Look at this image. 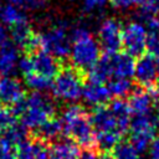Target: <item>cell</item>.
I'll list each match as a JSON object with an SVG mask.
<instances>
[{
    "mask_svg": "<svg viewBox=\"0 0 159 159\" xmlns=\"http://www.w3.org/2000/svg\"><path fill=\"white\" fill-rule=\"evenodd\" d=\"M11 112L15 117H20L22 125L36 130L42 123L55 117L56 106L45 93L32 91L20 103L11 107Z\"/></svg>",
    "mask_w": 159,
    "mask_h": 159,
    "instance_id": "obj_1",
    "label": "cell"
},
{
    "mask_svg": "<svg viewBox=\"0 0 159 159\" xmlns=\"http://www.w3.org/2000/svg\"><path fill=\"white\" fill-rule=\"evenodd\" d=\"M60 120L63 133L75 140V143L83 148L96 147V133L83 106L70 103L62 111Z\"/></svg>",
    "mask_w": 159,
    "mask_h": 159,
    "instance_id": "obj_2",
    "label": "cell"
},
{
    "mask_svg": "<svg viewBox=\"0 0 159 159\" xmlns=\"http://www.w3.org/2000/svg\"><path fill=\"white\" fill-rule=\"evenodd\" d=\"M71 52L70 58L72 67L81 71H88L99 60L101 47L97 40L93 39L89 30L84 26H77L70 32Z\"/></svg>",
    "mask_w": 159,
    "mask_h": 159,
    "instance_id": "obj_3",
    "label": "cell"
},
{
    "mask_svg": "<svg viewBox=\"0 0 159 159\" xmlns=\"http://www.w3.org/2000/svg\"><path fill=\"white\" fill-rule=\"evenodd\" d=\"M82 72L73 67H62L58 75L52 81L51 91L55 98L67 102L76 103L82 96L83 88Z\"/></svg>",
    "mask_w": 159,
    "mask_h": 159,
    "instance_id": "obj_4",
    "label": "cell"
},
{
    "mask_svg": "<svg viewBox=\"0 0 159 159\" xmlns=\"http://www.w3.org/2000/svg\"><path fill=\"white\" fill-rule=\"evenodd\" d=\"M39 45L42 51L52 55L60 61L70 57L71 37L68 25L65 22H57L56 25L46 29L39 35Z\"/></svg>",
    "mask_w": 159,
    "mask_h": 159,
    "instance_id": "obj_5",
    "label": "cell"
},
{
    "mask_svg": "<svg viewBox=\"0 0 159 159\" xmlns=\"http://www.w3.org/2000/svg\"><path fill=\"white\" fill-rule=\"evenodd\" d=\"M148 30L140 21L128 22L122 27V46L133 57H139L147 51Z\"/></svg>",
    "mask_w": 159,
    "mask_h": 159,
    "instance_id": "obj_6",
    "label": "cell"
},
{
    "mask_svg": "<svg viewBox=\"0 0 159 159\" xmlns=\"http://www.w3.org/2000/svg\"><path fill=\"white\" fill-rule=\"evenodd\" d=\"M97 42L104 53H114L122 47V25L118 20L108 17L98 27Z\"/></svg>",
    "mask_w": 159,
    "mask_h": 159,
    "instance_id": "obj_7",
    "label": "cell"
},
{
    "mask_svg": "<svg viewBox=\"0 0 159 159\" xmlns=\"http://www.w3.org/2000/svg\"><path fill=\"white\" fill-rule=\"evenodd\" d=\"M9 37L11 39V43L16 48L24 50L25 52H29V53L35 52L37 47H40L39 35H36L32 31V27L27 21V19L11 26Z\"/></svg>",
    "mask_w": 159,
    "mask_h": 159,
    "instance_id": "obj_8",
    "label": "cell"
},
{
    "mask_svg": "<svg viewBox=\"0 0 159 159\" xmlns=\"http://www.w3.org/2000/svg\"><path fill=\"white\" fill-rule=\"evenodd\" d=\"M134 78L140 87H153L159 80V70L155 58L149 53H143L135 61Z\"/></svg>",
    "mask_w": 159,
    "mask_h": 159,
    "instance_id": "obj_9",
    "label": "cell"
},
{
    "mask_svg": "<svg viewBox=\"0 0 159 159\" xmlns=\"http://www.w3.org/2000/svg\"><path fill=\"white\" fill-rule=\"evenodd\" d=\"M103 58L108 66L112 78H130L134 75L135 60L127 52L104 53Z\"/></svg>",
    "mask_w": 159,
    "mask_h": 159,
    "instance_id": "obj_10",
    "label": "cell"
},
{
    "mask_svg": "<svg viewBox=\"0 0 159 159\" xmlns=\"http://www.w3.org/2000/svg\"><path fill=\"white\" fill-rule=\"evenodd\" d=\"M25 97V88L20 80L14 76L0 77V102L5 107H14Z\"/></svg>",
    "mask_w": 159,
    "mask_h": 159,
    "instance_id": "obj_11",
    "label": "cell"
},
{
    "mask_svg": "<svg viewBox=\"0 0 159 159\" xmlns=\"http://www.w3.org/2000/svg\"><path fill=\"white\" fill-rule=\"evenodd\" d=\"M31 58H32L34 72L39 73L43 77H47L50 80L55 78L62 68L60 60H57L56 57H53L52 55H50L42 50L32 52Z\"/></svg>",
    "mask_w": 159,
    "mask_h": 159,
    "instance_id": "obj_12",
    "label": "cell"
},
{
    "mask_svg": "<svg viewBox=\"0 0 159 159\" xmlns=\"http://www.w3.org/2000/svg\"><path fill=\"white\" fill-rule=\"evenodd\" d=\"M81 97L83 98L84 103H87L88 106H92L94 108L106 106V103H108V101L112 98V96L108 91V87L106 84L93 83L89 81L83 84Z\"/></svg>",
    "mask_w": 159,
    "mask_h": 159,
    "instance_id": "obj_13",
    "label": "cell"
},
{
    "mask_svg": "<svg viewBox=\"0 0 159 159\" xmlns=\"http://www.w3.org/2000/svg\"><path fill=\"white\" fill-rule=\"evenodd\" d=\"M92 127L94 129V133H101V132H111V130H118L117 125V119L109 107L101 106L96 107L93 109V113L89 117ZM119 132V130H118Z\"/></svg>",
    "mask_w": 159,
    "mask_h": 159,
    "instance_id": "obj_14",
    "label": "cell"
},
{
    "mask_svg": "<svg viewBox=\"0 0 159 159\" xmlns=\"http://www.w3.org/2000/svg\"><path fill=\"white\" fill-rule=\"evenodd\" d=\"M129 96L130 97H129L128 106H129L130 113H133L134 116L152 113L154 103L148 91L143 88H134Z\"/></svg>",
    "mask_w": 159,
    "mask_h": 159,
    "instance_id": "obj_15",
    "label": "cell"
},
{
    "mask_svg": "<svg viewBox=\"0 0 159 159\" xmlns=\"http://www.w3.org/2000/svg\"><path fill=\"white\" fill-rule=\"evenodd\" d=\"M17 61H19L17 48L10 41H7L0 48V75L10 76L16 70Z\"/></svg>",
    "mask_w": 159,
    "mask_h": 159,
    "instance_id": "obj_16",
    "label": "cell"
},
{
    "mask_svg": "<svg viewBox=\"0 0 159 159\" xmlns=\"http://www.w3.org/2000/svg\"><path fill=\"white\" fill-rule=\"evenodd\" d=\"M50 159H78L80 149L72 140H55L48 149Z\"/></svg>",
    "mask_w": 159,
    "mask_h": 159,
    "instance_id": "obj_17",
    "label": "cell"
},
{
    "mask_svg": "<svg viewBox=\"0 0 159 159\" xmlns=\"http://www.w3.org/2000/svg\"><path fill=\"white\" fill-rule=\"evenodd\" d=\"M109 109L112 111V113L114 114L116 119H117V125H118V130L124 134L127 130H129V124H130V109L128 106V102H125L123 98H116L111 106Z\"/></svg>",
    "mask_w": 159,
    "mask_h": 159,
    "instance_id": "obj_18",
    "label": "cell"
},
{
    "mask_svg": "<svg viewBox=\"0 0 159 159\" xmlns=\"http://www.w3.org/2000/svg\"><path fill=\"white\" fill-rule=\"evenodd\" d=\"M158 127V120L157 116L153 113L149 114H138L130 118V124H129V130L130 133H150L155 134Z\"/></svg>",
    "mask_w": 159,
    "mask_h": 159,
    "instance_id": "obj_19",
    "label": "cell"
},
{
    "mask_svg": "<svg viewBox=\"0 0 159 159\" xmlns=\"http://www.w3.org/2000/svg\"><path fill=\"white\" fill-rule=\"evenodd\" d=\"M36 133H37V139L42 142H55L61 135V133H63L62 123L58 118L52 117L45 123H42L36 129Z\"/></svg>",
    "mask_w": 159,
    "mask_h": 159,
    "instance_id": "obj_20",
    "label": "cell"
},
{
    "mask_svg": "<svg viewBox=\"0 0 159 159\" xmlns=\"http://www.w3.org/2000/svg\"><path fill=\"white\" fill-rule=\"evenodd\" d=\"M24 20H26V16L24 15V12L16 6H14L12 4L7 2V4L0 5V24L1 25L11 27Z\"/></svg>",
    "mask_w": 159,
    "mask_h": 159,
    "instance_id": "obj_21",
    "label": "cell"
},
{
    "mask_svg": "<svg viewBox=\"0 0 159 159\" xmlns=\"http://www.w3.org/2000/svg\"><path fill=\"white\" fill-rule=\"evenodd\" d=\"M107 87L111 96L116 98L129 96L134 89V86L129 78H112Z\"/></svg>",
    "mask_w": 159,
    "mask_h": 159,
    "instance_id": "obj_22",
    "label": "cell"
},
{
    "mask_svg": "<svg viewBox=\"0 0 159 159\" xmlns=\"http://www.w3.org/2000/svg\"><path fill=\"white\" fill-rule=\"evenodd\" d=\"M122 135L123 134L118 130L96 133V144L103 152H109V150H113V148L120 142Z\"/></svg>",
    "mask_w": 159,
    "mask_h": 159,
    "instance_id": "obj_23",
    "label": "cell"
},
{
    "mask_svg": "<svg viewBox=\"0 0 159 159\" xmlns=\"http://www.w3.org/2000/svg\"><path fill=\"white\" fill-rule=\"evenodd\" d=\"M4 134L12 142V144L16 148L29 140V129L25 125H22L21 123H16L15 122L11 127H9L4 132Z\"/></svg>",
    "mask_w": 159,
    "mask_h": 159,
    "instance_id": "obj_24",
    "label": "cell"
},
{
    "mask_svg": "<svg viewBox=\"0 0 159 159\" xmlns=\"http://www.w3.org/2000/svg\"><path fill=\"white\" fill-rule=\"evenodd\" d=\"M25 83L34 92H42V93H45V91L47 89H51L52 86V81L50 78L43 77L35 72L25 76Z\"/></svg>",
    "mask_w": 159,
    "mask_h": 159,
    "instance_id": "obj_25",
    "label": "cell"
},
{
    "mask_svg": "<svg viewBox=\"0 0 159 159\" xmlns=\"http://www.w3.org/2000/svg\"><path fill=\"white\" fill-rule=\"evenodd\" d=\"M154 137L155 134H150V133H132L129 143L139 154H142L148 152L149 145Z\"/></svg>",
    "mask_w": 159,
    "mask_h": 159,
    "instance_id": "obj_26",
    "label": "cell"
},
{
    "mask_svg": "<svg viewBox=\"0 0 159 159\" xmlns=\"http://www.w3.org/2000/svg\"><path fill=\"white\" fill-rule=\"evenodd\" d=\"M113 157L116 159H142L140 154L132 147L129 142H119L113 148Z\"/></svg>",
    "mask_w": 159,
    "mask_h": 159,
    "instance_id": "obj_27",
    "label": "cell"
},
{
    "mask_svg": "<svg viewBox=\"0 0 159 159\" xmlns=\"http://www.w3.org/2000/svg\"><path fill=\"white\" fill-rule=\"evenodd\" d=\"M21 11H36L46 6L47 0H7Z\"/></svg>",
    "mask_w": 159,
    "mask_h": 159,
    "instance_id": "obj_28",
    "label": "cell"
},
{
    "mask_svg": "<svg viewBox=\"0 0 159 159\" xmlns=\"http://www.w3.org/2000/svg\"><path fill=\"white\" fill-rule=\"evenodd\" d=\"M16 147L4 134H0V159H16Z\"/></svg>",
    "mask_w": 159,
    "mask_h": 159,
    "instance_id": "obj_29",
    "label": "cell"
},
{
    "mask_svg": "<svg viewBox=\"0 0 159 159\" xmlns=\"http://www.w3.org/2000/svg\"><path fill=\"white\" fill-rule=\"evenodd\" d=\"M14 123H15V116L12 114L11 109L0 106V134L4 133Z\"/></svg>",
    "mask_w": 159,
    "mask_h": 159,
    "instance_id": "obj_30",
    "label": "cell"
},
{
    "mask_svg": "<svg viewBox=\"0 0 159 159\" xmlns=\"http://www.w3.org/2000/svg\"><path fill=\"white\" fill-rule=\"evenodd\" d=\"M147 53L153 57L159 56V32H148L147 37Z\"/></svg>",
    "mask_w": 159,
    "mask_h": 159,
    "instance_id": "obj_31",
    "label": "cell"
},
{
    "mask_svg": "<svg viewBox=\"0 0 159 159\" xmlns=\"http://www.w3.org/2000/svg\"><path fill=\"white\" fill-rule=\"evenodd\" d=\"M142 14L159 15V0H138Z\"/></svg>",
    "mask_w": 159,
    "mask_h": 159,
    "instance_id": "obj_32",
    "label": "cell"
},
{
    "mask_svg": "<svg viewBox=\"0 0 159 159\" xmlns=\"http://www.w3.org/2000/svg\"><path fill=\"white\" fill-rule=\"evenodd\" d=\"M22 75L24 77L34 72V66H32V58H31V55L29 53H25L24 56L19 57V61H17V67H16Z\"/></svg>",
    "mask_w": 159,
    "mask_h": 159,
    "instance_id": "obj_33",
    "label": "cell"
},
{
    "mask_svg": "<svg viewBox=\"0 0 159 159\" xmlns=\"http://www.w3.org/2000/svg\"><path fill=\"white\" fill-rule=\"evenodd\" d=\"M32 148H34L35 159H50L48 148L46 147L45 142H42L40 139H34L32 140Z\"/></svg>",
    "mask_w": 159,
    "mask_h": 159,
    "instance_id": "obj_34",
    "label": "cell"
},
{
    "mask_svg": "<svg viewBox=\"0 0 159 159\" xmlns=\"http://www.w3.org/2000/svg\"><path fill=\"white\" fill-rule=\"evenodd\" d=\"M16 159H35L32 142L27 140L16 149Z\"/></svg>",
    "mask_w": 159,
    "mask_h": 159,
    "instance_id": "obj_35",
    "label": "cell"
},
{
    "mask_svg": "<svg viewBox=\"0 0 159 159\" xmlns=\"http://www.w3.org/2000/svg\"><path fill=\"white\" fill-rule=\"evenodd\" d=\"M81 1L83 4L84 10H87V11H93V10L101 9L108 2V0H81Z\"/></svg>",
    "mask_w": 159,
    "mask_h": 159,
    "instance_id": "obj_36",
    "label": "cell"
},
{
    "mask_svg": "<svg viewBox=\"0 0 159 159\" xmlns=\"http://www.w3.org/2000/svg\"><path fill=\"white\" fill-rule=\"evenodd\" d=\"M98 153L97 149L94 147H87L83 148L80 154H78V159H98Z\"/></svg>",
    "mask_w": 159,
    "mask_h": 159,
    "instance_id": "obj_37",
    "label": "cell"
},
{
    "mask_svg": "<svg viewBox=\"0 0 159 159\" xmlns=\"http://www.w3.org/2000/svg\"><path fill=\"white\" fill-rule=\"evenodd\" d=\"M149 159H159V135H155L148 149Z\"/></svg>",
    "mask_w": 159,
    "mask_h": 159,
    "instance_id": "obj_38",
    "label": "cell"
},
{
    "mask_svg": "<svg viewBox=\"0 0 159 159\" xmlns=\"http://www.w3.org/2000/svg\"><path fill=\"white\" fill-rule=\"evenodd\" d=\"M111 1V4L114 6V7H117V9H129V7H132L134 4H137V1L138 0H109Z\"/></svg>",
    "mask_w": 159,
    "mask_h": 159,
    "instance_id": "obj_39",
    "label": "cell"
},
{
    "mask_svg": "<svg viewBox=\"0 0 159 159\" xmlns=\"http://www.w3.org/2000/svg\"><path fill=\"white\" fill-rule=\"evenodd\" d=\"M9 41V32L6 31L5 26L0 24V48Z\"/></svg>",
    "mask_w": 159,
    "mask_h": 159,
    "instance_id": "obj_40",
    "label": "cell"
},
{
    "mask_svg": "<svg viewBox=\"0 0 159 159\" xmlns=\"http://www.w3.org/2000/svg\"><path fill=\"white\" fill-rule=\"evenodd\" d=\"M98 159H116V158H114L113 154H111L109 152H103V153L98 157Z\"/></svg>",
    "mask_w": 159,
    "mask_h": 159,
    "instance_id": "obj_41",
    "label": "cell"
},
{
    "mask_svg": "<svg viewBox=\"0 0 159 159\" xmlns=\"http://www.w3.org/2000/svg\"><path fill=\"white\" fill-rule=\"evenodd\" d=\"M154 107L157 108V114H155V116H157V120H158V125H159V103H158V104H155Z\"/></svg>",
    "mask_w": 159,
    "mask_h": 159,
    "instance_id": "obj_42",
    "label": "cell"
},
{
    "mask_svg": "<svg viewBox=\"0 0 159 159\" xmlns=\"http://www.w3.org/2000/svg\"><path fill=\"white\" fill-rule=\"evenodd\" d=\"M155 58V61H157V65H158V70H159V56H157V57H154Z\"/></svg>",
    "mask_w": 159,
    "mask_h": 159,
    "instance_id": "obj_43",
    "label": "cell"
},
{
    "mask_svg": "<svg viewBox=\"0 0 159 159\" xmlns=\"http://www.w3.org/2000/svg\"><path fill=\"white\" fill-rule=\"evenodd\" d=\"M0 5H1V1H0Z\"/></svg>",
    "mask_w": 159,
    "mask_h": 159,
    "instance_id": "obj_44",
    "label": "cell"
}]
</instances>
